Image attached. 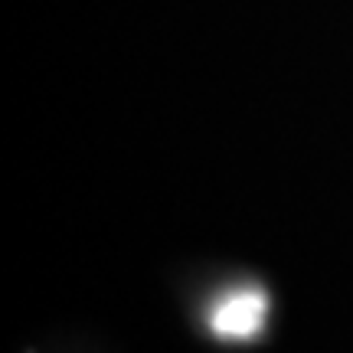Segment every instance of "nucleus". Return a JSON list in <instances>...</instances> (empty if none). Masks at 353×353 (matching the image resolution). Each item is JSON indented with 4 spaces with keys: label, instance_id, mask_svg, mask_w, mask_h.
Returning a JSON list of instances; mask_svg holds the SVG:
<instances>
[{
    "label": "nucleus",
    "instance_id": "nucleus-1",
    "mask_svg": "<svg viewBox=\"0 0 353 353\" xmlns=\"http://www.w3.org/2000/svg\"><path fill=\"white\" fill-rule=\"evenodd\" d=\"M268 317V298L255 285H239L216 298L210 311V327L219 341H252L259 337Z\"/></svg>",
    "mask_w": 353,
    "mask_h": 353
}]
</instances>
